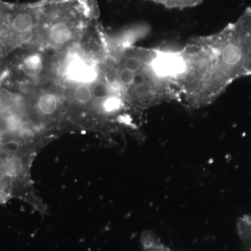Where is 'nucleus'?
I'll list each match as a JSON object with an SVG mask.
<instances>
[{
  "instance_id": "obj_3",
  "label": "nucleus",
  "mask_w": 251,
  "mask_h": 251,
  "mask_svg": "<svg viewBox=\"0 0 251 251\" xmlns=\"http://www.w3.org/2000/svg\"><path fill=\"white\" fill-rule=\"evenodd\" d=\"M143 251H175L168 247L152 231L146 230L142 234Z\"/></svg>"
},
{
  "instance_id": "obj_5",
  "label": "nucleus",
  "mask_w": 251,
  "mask_h": 251,
  "mask_svg": "<svg viewBox=\"0 0 251 251\" xmlns=\"http://www.w3.org/2000/svg\"><path fill=\"white\" fill-rule=\"evenodd\" d=\"M39 1H43V2H51V1H64V0H39ZM82 1H85L90 4H93L94 6H98V2L97 0H82Z\"/></svg>"
},
{
  "instance_id": "obj_1",
  "label": "nucleus",
  "mask_w": 251,
  "mask_h": 251,
  "mask_svg": "<svg viewBox=\"0 0 251 251\" xmlns=\"http://www.w3.org/2000/svg\"><path fill=\"white\" fill-rule=\"evenodd\" d=\"M175 85L181 103L208 106L239 79L251 76V7L222 29L196 36L172 51Z\"/></svg>"
},
{
  "instance_id": "obj_4",
  "label": "nucleus",
  "mask_w": 251,
  "mask_h": 251,
  "mask_svg": "<svg viewBox=\"0 0 251 251\" xmlns=\"http://www.w3.org/2000/svg\"><path fill=\"white\" fill-rule=\"evenodd\" d=\"M167 9H184L194 7L203 2L204 0H147Z\"/></svg>"
},
{
  "instance_id": "obj_2",
  "label": "nucleus",
  "mask_w": 251,
  "mask_h": 251,
  "mask_svg": "<svg viewBox=\"0 0 251 251\" xmlns=\"http://www.w3.org/2000/svg\"><path fill=\"white\" fill-rule=\"evenodd\" d=\"M110 53L115 82L124 101L140 122L150 109L181 102L168 69L167 50L124 44L111 36Z\"/></svg>"
}]
</instances>
